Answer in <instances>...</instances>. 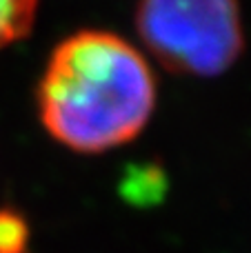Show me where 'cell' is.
<instances>
[{"label": "cell", "mask_w": 251, "mask_h": 253, "mask_svg": "<svg viewBox=\"0 0 251 253\" xmlns=\"http://www.w3.org/2000/svg\"><path fill=\"white\" fill-rule=\"evenodd\" d=\"M38 0H0V49L29 34Z\"/></svg>", "instance_id": "3"}, {"label": "cell", "mask_w": 251, "mask_h": 253, "mask_svg": "<svg viewBox=\"0 0 251 253\" xmlns=\"http://www.w3.org/2000/svg\"><path fill=\"white\" fill-rule=\"evenodd\" d=\"M29 227L20 213L0 209V253H27Z\"/></svg>", "instance_id": "4"}, {"label": "cell", "mask_w": 251, "mask_h": 253, "mask_svg": "<svg viewBox=\"0 0 251 253\" xmlns=\"http://www.w3.org/2000/svg\"><path fill=\"white\" fill-rule=\"evenodd\" d=\"M136 27L165 67L198 78L227 71L245 44L238 0H140Z\"/></svg>", "instance_id": "2"}, {"label": "cell", "mask_w": 251, "mask_h": 253, "mask_svg": "<svg viewBox=\"0 0 251 253\" xmlns=\"http://www.w3.org/2000/svg\"><path fill=\"white\" fill-rule=\"evenodd\" d=\"M156 93L140 49L118 34L87 29L49 56L38 84V114L56 142L78 153H102L145 129Z\"/></svg>", "instance_id": "1"}]
</instances>
